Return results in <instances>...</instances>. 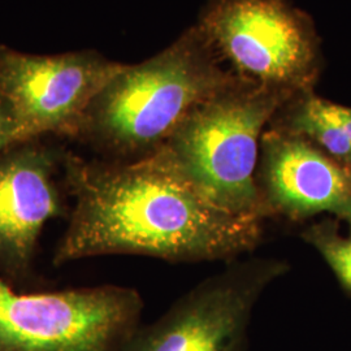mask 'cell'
Wrapping results in <instances>:
<instances>
[{
  "label": "cell",
  "mask_w": 351,
  "mask_h": 351,
  "mask_svg": "<svg viewBox=\"0 0 351 351\" xmlns=\"http://www.w3.org/2000/svg\"><path fill=\"white\" fill-rule=\"evenodd\" d=\"M288 271L280 259H234L138 328L121 351H242L256 303Z\"/></svg>",
  "instance_id": "obj_6"
},
{
  "label": "cell",
  "mask_w": 351,
  "mask_h": 351,
  "mask_svg": "<svg viewBox=\"0 0 351 351\" xmlns=\"http://www.w3.org/2000/svg\"><path fill=\"white\" fill-rule=\"evenodd\" d=\"M302 239L322 254L342 287L351 293V232L343 237L336 223L326 220L304 229Z\"/></svg>",
  "instance_id": "obj_10"
},
{
  "label": "cell",
  "mask_w": 351,
  "mask_h": 351,
  "mask_svg": "<svg viewBox=\"0 0 351 351\" xmlns=\"http://www.w3.org/2000/svg\"><path fill=\"white\" fill-rule=\"evenodd\" d=\"M60 211L55 162L45 149L20 143L0 154V267L24 272L45 226Z\"/></svg>",
  "instance_id": "obj_9"
},
{
  "label": "cell",
  "mask_w": 351,
  "mask_h": 351,
  "mask_svg": "<svg viewBox=\"0 0 351 351\" xmlns=\"http://www.w3.org/2000/svg\"><path fill=\"white\" fill-rule=\"evenodd\" d=\"M0 50H1V47H0Z\"/></svg>",
  "instance_id": "obj_13"
},
{
  "label": "cell",
  "mask_w": 351,
  "mask_h": 351,
  "mask_svg": "<svg viewBox=\"0 0 351 351\" xmlns=\"http://www.w3.org/2000/svg\"><path fill=\"white\" fill-rule=\"evenodd\" d=\"M191 27L137 65H124L88 106L78 134L128 162L160 149L189 113L239 77Z\"/></svg>",
  "instance_id": "obj_2"
},
{
  "label": "cell",
  "mask_w": 351,
  "mask_h": 351,
  "mask_svg": "<svg viewBox=\"0 0 351 351\" xmlns=\"http://www.w3.org/2000/svg\"><path fill=\"white\" fill-rule=\"evenodd\" d=\"M294 97L239 78L195 107L163 146L216 206L264 221L255 181L261 139L264 128Z\"/></svg>",
  "instance_id": "obj_3"
},
{
  "label": "cell",
  "mask_w": 351,
  "mask_h": 351,
  "mask_svg": "<svg viewBox=\"0 0 351 351\" xmlns=\"http://www.w3.org/2000/svg\"><path fill=\"white\" fill-rule=\"evenodd\" d=\"M142 310L134 289L20 294L0 278V351H121Z\"/></svg>",
  "instance_id": "obj_4"
},
{
  "label": "cell",
  "mask_w": 351,
  "mask_h": 351,
  "mask_svg": "<svg viewBox=\"0 0 351 351\" xmlns=\"http://www.w3.org/2000/svg\"><path fill=\"white\" fill-rule=\"evenodd\" d=\"M264 216L302 221L330 213L351 226V169L310 139L269 125L255 173Z\"/></svg>",
  "instance_id": "obj_8"
},
{
  "label": "cell",
  "mask_w": 351,
  "mask_h": 351,
  "mask_svg": "<svg viewBox=\"0 0 351 351\" xmlns=\"http://www.w3.org/2000/svg\"><path fill=\"white\" fill-rule=\"evenodd\" d=\"M326 107L329 110V112L332 113L336 120L339 121L341 126L343 128V130L346 132L348 137L351 141V108L350 107H345V106H339L335 104L332 101H326Z\"/></svg>",
  "instance_id": "obj_12"
},
{
  "label": "cell",
  "mask_w": 351,
  "mask_h": 351,
  "mask_svg": "<svg viewBox=\"0 0 351 351\" xmlns=\"http://www.w3.org/2000/svg\"><path fill=\"white\" fill-rule=\"evenodd\" d=\"M123 66L94 52L37 56L1 49L0 97L12 112L17 143L78 134L88 106Z\"/></svg>",
  "instance_id": "obj_7"
},
{
  "label": "cell",
  "mask_w": 351,
  "mask_h": 351,
  "mask_svg": "<svg viewBox=\"0 0 351 351\" xmlns=\"http://www.w3.org/2000/svg\"><path fill=\"white\" fill-rule=\"evenodd\" d=\"M198 27L239 78L295 95L311 91L317 42L288 0H213Z\"/></svg>",
  "instance_id": "obj_5"
},
{
  "label": "cell",
  "mask_w": 351,
  "mask_h": 351,
  "mask_svg": "<svg viewBox=\"0 0 351 351\" xmlns=\"http://www.w3.org/2000/svg\"><path fill=\"white\" fill-rule=\"evenodd\" d=\"M17 145V132L12 112L0 97V154Z\"/></svg>",
  "instance_id": "obj_11"
},
{
  "label": "cell",
  "mask_w": 351,
  "mask_h": 351,
  "mask_svg": "<svg viewBox=\"0 0 351 351\" xmlns=\"http://www.w3.org/2000/svg\"><path fill=\"white\" fill-rule=\"evenodd\" d=\"M66 168L75 203L56 265L117 254L175 263L234 261L263 237V221L216 206L165 146L136 160H69Z\"/></svg>",
  "instance_id": "obj_1"
}]
</instances>
